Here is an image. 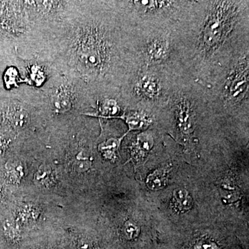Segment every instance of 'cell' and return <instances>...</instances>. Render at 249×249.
I'll return each mask as SVG.
<instances>
[{
    "label": "cell",
    "instance_id": "12",
    "mask_svg": "<svg viewBox=\"0 0 249 249\" xmlns=\"http://www.w3.org/2000/svg\"><path fill=\"white\" fill-rule=\"evenodd\" d=\"M67 160L70 165L78 171H85L91 168L92 154L88 144L83 141H78L72 144L67 152Z\"/></svg>",
    "mask_w": 249,
    "mask_h": 249
},
{
    "label": "cell",
    "instance_id": "13",
    "mask_svg": "<svg viewBox=\"0 0 249 249\" xmlns=\"http://www.w3.org/2000/svg\"><path fill=\"white\" fill-rule=\"evenodd\" d=\"M118 119L124 121L128 125V132L147 130L156 121L153 114L140 109H127Z\"/></svg>",
    "mask_w": 249,
    "mask_h": 249
},
{
    "label": "cell",
    "instance_id": "1",
    "mask_svg": "<svg viewBox=\"0 0 249 249\" xmlns=\"http://www.w3.org/2000/svg\"><path fill=\"white\" fill-rule=\"evenodd\" d=\"M46 58L79 81L94 101L120 92L137 66L135 28L119 1H77L49 35Z\"/></svg>",
    "mask_w": 249,
    "mask_h": 249
},
{
    "label": "cell",
    "instance_id": "15",
    "mask_svg": "<svg viewBox=\"0 0 249 249\" xmlns=\"http://www.w3.org/2000/svg\"><path fill=\"white\" fill-rule=\"evenodd\" d=\"M170 169V165H165L150 174L147 178V187L152 191H159L164 188L168 183Z\"/></svg>",
    "mask_w": 249,
    "mask_h": 249
},
{
    "label": "cell",
    "instance_id": "8",
    "mask_svg": "<svg viewBox=\"0 0 249 249\" xmlns=\"http://www.w3.org/2000/svg\"><path fill=\"white\" fill-rule=\"evenodd\" d=\"M134 28L137 67H173L181 70L175 35L176 29Z\"/></svg>",
    "mask_w": 249,
    "mask_h": 249
},
{
    "label": "cell",
    "instance_id": "20",
    "mask_svg": "<svg viewBox=\"0 0 249 249\" xmlns=\"http://www.w3.org/2000/svg\"><path fill=\"white\" fill-rule=\"evenodd\" d=\"M123 231H124V235L126 238L129 240H132L134 237H137L140 232V229L137 226V224L132 221H127L124 224V228H123Z\"/></svg>",
    "mask_w": 249,
    "mask_h": 249
},
{
    "label": "cell",
    "instance_id": "14",
    "mask_svg": "<svg viewBox=\"0 0 249 249\" xmlns=\"http://www.w3.org/2000/svg\"><path fill=\"white\" fill-rule=\"evenodd\" d=\"M128 133V132H125L120 137H111L104 139L98 144V151L106 160L115 161L120 155L121 142Z\"/></svg>",
    "mask_w": 249,
    "mask_h": 249
},
{
    "label": "cell",
    "instance_id": "16",
    "mask_svg": "<svg viewBox=\"0 0 249 249\" xmlns=\"http://www.w3.org/2000/svg\"><path fill=\"white\" fill-rule=\"evenodd\" d=\"M23 165L18 160H9L4 167V178L8 183L18 184L24 175Z\"/></svg>",
    "mask_w": 249,
    "mask_h": 249
},
{
    "label": "cell",
    "instance_id": "24",
    "mask_svg": "<svg viewBox=\"0 0 249 249\" xmlns=\"http://www.w3.org/2000/svg\"><path fill=\"white\" fill-rule=\"evenodd\" d=\"M53 249H65L62 248V247H55V248H53Z\"/></svg>",
    "mask_w": 249,
    "mask_h": 249
},
{
    "label": "cell",
    "instance_id": "6",
    "mask_svg": "<svg viewBox=\"0 0 249 249\" xmlns=\"http://www.w3.org/2000/svg\"><path fill=\"white\" fill-rule=\"evenodd\" d=\"M0 42L24 60L40 54V35L31 22L24 1H0Z\"/></svg>",
    "mask_w": 249,
    "mask_h": 249
},
{
    "label": "cell",
    "instance_id": "3",
    "mask_svg": "<svg viewBox=\"0 0 249 249\" xmlns=\"http://www.w3.org/2000/svg\"><path fill=\"white\" fill-rule=\"evenodd\" d=\"M28 103L46 119H64L93 112L95 102L78 80L58 70L42 88L33 90Z\"/></svg>",
    "mask_w": 249,
    "mask_h": 249
},
{
    "label": "cell",
    "instance_id": "10",
    "mask_svg": "<svg viewBox=\"0 0 249 249\" xmlns=\"http://www.w3.org/2000/svg\"><path fill=\"white\" fill-rule=\"evenodd\" d=\"M127 110L121 97V93L106 94L96 99L93 112L86 114L87 116L98 119H118Z\"/></svg>",
    "mask_w": 249,
    "mask_h": 249
},
{
    "label": "cell",
    "instance_id": "18",
    "mask_svg": "<svg viewBox=\"0 0 249 249\" xmlns=\"http://www.w3.org/2000/svg\"><path fill=\"white\" fill-rule=\"evenodd\" d=\"M36 182L41 186L51 187L55 183V175L53 170L48 166L40 167L35 175Z\"/></svg>",
    "mask_w": 249,
    "mask_h": 249
},
{
    "label": "cell",
    "instance_id": "19",
    "mask_svg": "<svg viewBox=\"0 0 249 249\" xmlns=\"http://www.w3.org/2000/svg\"><path fill=\"white\" fill-rule=\"evenodd\" d=\"M13 144L9 132L0 125V157L6 155L9 151Z\"/></svg>",
    "mask_w": 249,
    "mask_h": 249
},
{
    "label": "cell",
    "instance_id": "11",
    "mask_svg": "<svg viewBox=\"0 0 249 249\" xmlns=\"http://www.w3.org/2000/svg\"><path fill=\"white\" fill-rule=\"evenodd\" d=\"M155 145V138L151 131H145L136 135L129 143L130 160L134 164H141L147 157Z\"/></svg>",
    "mask_w": 249,
    "mask_h": 249
},
{
    "label": "cell",
    "instance_id": "17",
    "mask_svg": "<svg viewBox=\"0 0 249 249\" xmlns=\"http://www.w3.org/2000/svg\"><path fill=\"white\" fill-rule=\"evenodd\" d=\"M174 206L180 212H185L193 206V198L184 188H178L173 192Z\"/></svg>",
    "mask_w": 249,
    "mask_h": 249
},
{
    "label": "cell",
    "instance_id": "9",
    "mask_svg": "<svg viewBox=\"0 0 249 249\" xmlns=\"http://www.w3.org/2000/svg\"><path fill=\"white\" fill-rule=\"evenodd\" d=\"M45 119L37 108L16 98H0V125L8 132H22L35 119Z\"/></svg>",
    "mask_w": 249,
    "mask_h": 249
},
{
    "label": "cell",
    "instance_id": "7",
    "mask_svg": "<svg viewBox=\"0 0 249 249\" xmlns=\"http://www.w3.org/2000/svg\"><path fill=\"white\" fill-rule=\"evenodd\" d=\"M193 1L130 0L119 1L134 27L176 29Z\"/></svg>",
    "mask_w": 249,
    "mask_h": 249
},
{
    "label": "cell",
    "instance_id": "23",
    "mask_svg": "<svg viewBox=\"0 0 249 249\" xmlns=\"http://www.w3.org/2000/svg\"><path fill=\"white\" fill-rule=\"evenodd\" d=\"M4 188H3V187L1 186V184H0V202H1V201L3 200V199H4Z\"/></svg>",
    "mask_w": 249,
    "mask_h": 249
},
{
    "label": "cell",
    "instance_id": "5",
    "mask_svg": "<svg viewBox=\"0 0 249 249\" xmlns=\"http://www.w3.org/2000/svg\"><path fill=\"white\" fill-rule=\"evenodd\" d=\"M249 48L232 61L220 76L206 86L213 112L249 115Z\"/></svg>",
    "mask_w": 249,
    "mask_h": 249
},
{
    "label": "cell",
    "instance_id": "21",
    "mask_svg": "<svg viewBox=\"0 0 249 249\" xmlns=\"http://www.w3.org/2000/svg\"><path fill=\"white\" fill-rule=\"evenodd\" d=\"M196 249H217V246L209 240L202 239L196 244Z\"/></svg>",
    "mask_w": 249,
    "mask_h": 249
},
{
    "label": "cell",
    "instance_id": "22",
    "mask_svg": "<svg viewBox=\"0 0 249 249\" xmlns=\"http://www.w3.org/2000/svg\"><path fill=\"white\" fill-rule=\"evenodd\" d=\"M77 249H96L92 242L87 239H80L77 243Z\"/></svg>",
    "mask_w": 249,
    "mask_h": 249
},
{
    "label": "cell",
    "instance_id": "4",
    "mask_svg": "<svg viewBox=\"0 0 249 249\" xmlns=\"http://www.w3.org/2000/svg\"><path fill=\"white\" fill-rule=\"evenodd\" d=\"M181 70L173 67H137L120 89L127 109H140L156 116L168 103Z\"/></svg>",
    "mask_w": 249,
    "mask_h": 249
},
{
    "label": "cell",
    "instance_id": "2",
    "mask_svg": "<svg viewBox=\"0 0 249 249\" xmlns=\"http://www.w3.org/2000/svg\"><path fill=\"white\" fill-rule=\"evenodd\" d=\"M249 1H193L175 31L181 71L209 86L249 48Z\"/></svg>",
    "mask_w": 249,
    "mask_h": 249
}]
</instances>
